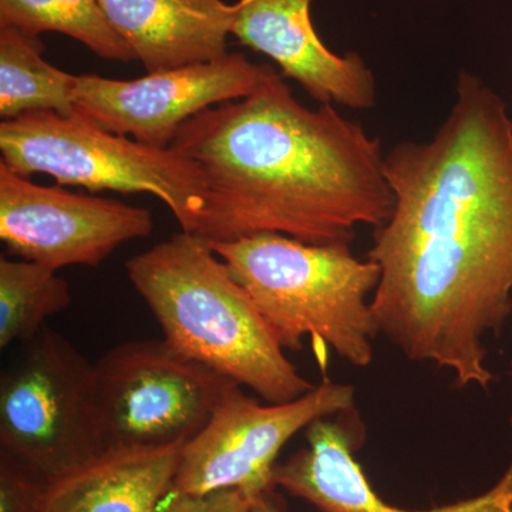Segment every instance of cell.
<instances>
[{"mask_svg": "<svg viewBox=\"0 0 512 512\" xmlns=\"http://www.w3.org/2000/svg\"><path fill=\"white\" fill-rule=\"evenodd\" d=\"M0 28L36 37L62 33L103 59L136 60L104 15L99 0H0Z\"/></svg>", "mask_w": 512, "mask_h": 512, "instance_id": "cell-17", "label": "cell"}, {"mask_svg": "<svg viewBox=\"0 0 512 512\" xmlns=\"http://www.w3.org/2000/svg\"><path fill=\"white\" fill-rule=\"evenodd\" d=\"M234 384L164 339L114 346L94 363L104 451L184 446L210 423Z\"/></svg>", "mask_w": 512, "mask_h": 512, "instance_id": "cell-7", "label": "cell"}, {"mask_svg": "<svg viewBox=\"0 0 512 512\" xmlns=\"http://www.w3.org/2000/svg\"><path fill=\"white\" fill-rule=\"evenodd\" d=\"M0 453L47 483L104 453L94 365L47 326L19 346L0 377Z\"/></svg>", "mask_w": 512, "mask_h": 512, "instance_id": "cell-6", "label": "cell"}, {"mask_svg": "<svg viewBox=\"0 0 512 512\" xmlns=\"http://www.w3.org/2000/svg\"><path fill=\"white\" fill-rule=\"evenodd\" d=\"M231 35L271 57L285 76L320 104L352 110L376 106L375 74L355 52L336 55L320 40L311 0H239Z\"/></svg>", "mask_w": 512, "mask_h": 512, "instance_id": "cell-11", "label": "cell"}, {"mask_svg": "<svg viewBox=\"0 0 512 512\" xmlns=\"http://www.w3.org/2000/svg\"><path fill=\"white\" fill-rule=\"evenodd\" d=\"M0 153L22 177L47 174L90 192L156 195L192 234L205 205L204 175L173 148L109 133L77 114L35 111L0 124Z\"/></svg>", "mask_w": 512, "mask_h": 512, "instance_id": "cell-5", "label": "cell"}, {"mask_svg": "<svg viewBox=\"0 0 512 512\" xmlns=\"http://www.w3.org/2000/svg\"><path fill=\"white\" fill-rule=\"evenodd\" d=\"M392 214L367 259L380 268V333L413 362L488 389L483 342L512 313V117L481 77L458 74L456 101L427 141L384 157Z\"/></svg>", "mask_w": 512, "mask_h": 512, "instance_id": "cell-1", "label": "cell"}, {"mask_svg": "<svg viewBox=\"0 0 512 512\" xmlns=\"http://www.w3.org/2000/svg\"><path fill=\"white\" fill-rule=\"evenodd\" d=\"M275 76L271 66L251 62L241 53L134 80L84 74L77 82L74 111L109 133L170 148L192 117L251 96Z\"/></svg>", "mask_w": 512, "mask_h": 512, "instance_id": "cell-9", "label": "cell"}, {"mask_svg": "<svg viewBox=\"0 0 512 512\" xmlns=\"http://www.w3.org/2000/svg\"><path fill=\"white\" fill-rule=\"evenodd\" d=\"M308 446L274 468L275 487L322 512H512V464L483 495L431 511H407L383 501L355 458V434L343 421L323 417L306 427Z\"/></svg>", "mask_w": 512, "mask_h": 512, "instance_id": "cell-12", "label": "cell"}, {"mask_svg": "<svg viewBox=\"0 0 512 512\" xmlns=\"http://www.w3.org/2000/svg\"><path fill=\"white\" fill-rule=\"evenodd\" d=\"M251 500L238 490L204 495H174L164 512H249Z\"/></svg>", "mask_w": 512, "mask_h": 512, "instance_id": "cell-19", "label": "cell"}, {"mask_svg": "<svg viewBox=\"0 0 512 512\" xmlns=\"http://www.w3.org/2000/svg\"><path fill=\"white\" fill-rule=\"evenodd\" d=\"M111 26L148 73L227 55L234 5L222 0H99Z\"/></svg>", "mask_w": 512, "mask_h": 512, "instance_id": "cell-13", "label": "cell"}, {"mask_svg": "<svg viewBox=\"0 0 512 512\" xmlns=\"http://www.w3.org/2000/svg\"><path fill=\"white\" fill-rule=\"evenodd\" d=\"M47 484L25 464L0 453V512H39Z\"/></svg>", "mask_w": 512, "mask_h": 512, "instance_id": "cell-18", "label": "cell"}, {"mask_svg": "<svg viewBox=\"0 0 512 512\" xmlns=\"http://www.w3.org/2000/svg\"><path fill=\"white\" fill-rule=\"evenodd\" d=\"M181 448H116L47 484L39 512H158Z\"/></svg>", "mask_w": 512, "mask_h": 512, "instance_id": "cell-14", "label": "cell"}, {"mask_svg": "<svg viewBox=\"0 0 512 512\" xmlns=\"http://www.w3.org/2000/svg\"><path fill=\"white\" fill-rule=\"evenodd\" d=\"M127 276L178 353L268 403L311 392L210 242L181 231L134 256Z\"/></svg>", "mask_w": 512, "mask_h": 512, "instance_id": "cell-3", "label": "cell"}, {"mask_svg": "<svg viewBox=\"0 0 512 512\" xmlns=\"http://www.w3.org/2000/svg\"><path fill=\"white\" fill-rule=\"evenodd\" d=\"M55 269L36 262L0 258V349L23 345L66 311L72 293Z\"/></svg>", "mask_w": 512, "mask_h": 512, "instance_id": "cell-16", "label": "cell"}, {"mask_svg": "<svg viewBox=\"0 0 512 512\" xmlns=\"http://www.w3.org/2000/svg\"><path fill=\"white\" fill-rule=\"evenodd\" d=\"M249 512H286V508L284 500L275 491H269L251 501Z\"/></svg>", "mask_w": 512, "mask_h": 512, "instance_id": "cell-20", "label": "cell"}, {"mask_svg": "<svg viewBox=\"0 0 512 512\" xmlns=\"http://www.w3.org/2000/svg\"><path fill=\"white\" fill-rule=\"evenodd\" d=\"M146 208L32 183L0 163V239L8 254L47 268H96L121 245L150 237Z\"/></svg>", "mask_w": 512, "mask_h": 512, "instance_id": "cell-10", "label": "cell"}, {"mask_svg": "<svg viewBox=\"0 0 512 512\" xmlns=\"http://www.w3.org/2000/svg\"><path fill=\"white\" fill-rule=\"evenodd\" d=\"M40 37L0 28V116L15 120L35 111L72 116L79 76L43 59Z\"/></svg>", "mask_w": 512, "mask_h": 512, "instance_id": "cell-15", "label": "cell"}, {"mask_svg": "<svg viewBox=\"0 0 512 512\" xmlns=\"http://www.w3.org/2000/svg\"><path fill=\"white\" fill-rule=\"evenodd\" d=\"M353 410V386L328 377L299 399L266 406L234 384L210 423L181 448L173 494L238 490L255 500L275 490L276 457L296 433L313 421Z\"/></svg>", "mask_w": 512, "mask_h": 512, "instance_id": "cell-8", "label": "cell"}, {"mask_svg": "<svg viewBox=\"0 0 512 512\" xmlns=\"http://www.w3.org/2000/svg\"><path fill=\"white\" fill-rule=\"evenodd\" d=\"M208 242L282 348L299 352L309 336L350 365L372 363L380 330L367 299L380 281L376 262L356 258L350 245L305 244L274 232Z\"/></svg>", "mask_w": 512, "mask_h": 512, "instance_id": "cell-4", "label": "cell"}, {"mask_svg": "<svg viewBox=\"0 0 512 512\" xmlns=\"http://www.w3.org/2000/svg\"><path fill=\"white\" fill-rule=\"evenodd\" d=\"M171 148L204 175V210L192 234L207 241L274 232L350 245L357 227H380L392 214L379 138L332 104L303 106L281 74L192 117Z\"/></svg>", "mask_w": 512, "mask_h": 512, "instance_id": "cell-2", "label": "cell"}]
</instances>
